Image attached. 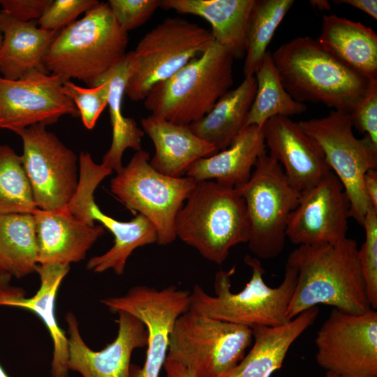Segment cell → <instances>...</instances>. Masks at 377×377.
<instances>
[{"label":"cell","instance_id":"obj_1","mask_svg":"<svg viewBox=\"0 0 377 377\" xmlns=\"http://www.w3.org/2000/svg\"><path fill=\"white\" fill-rule=\"evenodd\" d=\"M355 240L346 237L332 244L299 246L287 260L297 269L287 316L326 304L343 313L361 314L372 309L361 270Z\"/></svg>","mask_w":377,"mask_h":377},{"label":"cell","instance_id":"obj_2","mask_svg":"<svg viewBox=\"0 0 377 377\" xmlns=\"http://www.w3.org/2000/svg\"><path fill=\"white\" fill-rule=\"evenodd\" d=\"M272 57L283 87L300 103H321L350 112L368 86L367 78L309 36L283 43Z\"/></svg>","mask_w":377,"mask_h":377},{"label":"cell","instance_id":"obj_3","mask_svg":"<svg viewBox=\"0 0 377 377\" xmlns=\"http://www.w3.org/2000/svg\"><path fill=\"white\" fill-rule=\"evenodd\" d=\"M128 43V32L118 24L108 3L99 1L80 20L59 31L43 66L66 80L77 79L94 87L124 59Z\"/></svg>","mask_w":377,"mask_h":377},{"label":"cell","instance_id":"obj_4","mask_svg":"<svg viewBox=\"0 0 377 377\" xmlns=\"http://www.w3.org/2000/svg\"><path fill=\"white\" fill-rule=\"evenodd\" d=\"M175 233L209 261L222 264L232 247L249 239L243 196L236 187L216 181L196 182L177 214Z\"/></svg>","mask_w":377,"mask_h":377},{"label":"cell","instance_id":"obj_5","mask_svg":"<svg viewBox=\"0 0 377 377\" xmlns=\"http://www.w3.org/2000/svg\"><path fill=\"white\" fill-rule=\"evenodd\" d=\"M251 269V277L239 293L231 291L230 277L235 267L215 274L214 295L195 285L190 295L189 310L214 319L244 325L277 326L287 323V310L294 293L297 269L288 260L279 286L272 288L263 279L265 270L260 260L249 255L244 259Z\"/></svg>","mask_w":377,"mask_h":377},{"label":"cell","instance_id":"obj_6","mask_svg":"<svg viewBox=\"0 0 377 377\" xmlns=\"http://www.w3.org/2000/svg\"><path fill=\"white\" fill-rule=\"evenodd\" d=\"M234 58L214 42L170 78L156 84L144 99L151 115L188 126L214 107L234 82Z\"/></svg>","mask_w":377,"mask_h":377},{"label":"cell","instance_id":"obj_7","mask_svg":"<svg viewBox=\"0 0 377 377\" xmlns=\"http://www.w3.org/2000/svg\"><path fill=\"white\" fill-rule=\"evenodd\" d=\"M214 42L211 31L197 23L179 17L165 18L129 52L125 94L132 101H144L153 87L170 78Z\"/></svg>","mask_w":377,"mask_h":377},{"label":"cell","instance_id":"obj_8","mask_svg":"<svg viewBox=\"0 0 377 377\" xmlns=\"http://www.w3.org/2000/svg\"><path fill=\"white\" fill-rule=\"evenodd\" d=\"M251 328L188 310L175 321L167 357L192 370L195 377H219L244 357Z\"/></svg>","mask_w":377,"mask_h":377},{"label":"cell","instance_id":"obj_9","mask_svg":"<svg viewBox=\"0 0 377 377\" xmlns=\"http://www.w3.org/2000/svg\"><path fill=\"white\" fill-rule=\"evenodd\" d=\"M236 188L246 203L250 251L260 258L277 256L283 249L288 222L300 193L289 183L280 163L266 151L258 158L249 180Z\"/></svg>","mask_w":377,"mask_h":377},{"label":"cell","instance_id":"obj_10","mask_svg":"<svg viewBox=\"0 0 377 377\" xmlns=\"http://www.w3.org/2000/svg\"><path fill=\"white\" fill-rule=\"evenodd\" d=\"M195 184L187 176L158 172L150 165L149 153L141 149L112 178L110 191L128 209L147 217L156 230V243L167 245L177 238V214Z\"/></svg>","mask_w":377,"mask_h":377},{"label":"cell","instance_id":"obj_11","mask_svg":"<svg viewBox=\"0 0 377 377\" xmlns=\"http://www.w3.org/2000/svg\"><path fill=\"white\" fill-rule=\"evenodd\" d=\"M297 123L322 149L327 165L341 182L348 198L350 216L362 226L371 205L363 177L369 170H376L377 145L367 135L360 139L355 137L347 112L332 110L325 117Z\"/></svg>","mask_w":377,"mask_h":377},{"label":"cell","instance_id":"obj_12","mask_svg":"<svg viewBox=\"0 0 377 377\" xmlns=\"http://www.w3.org/2000/svg\"><path fill=\"white\" fill-rule=\"evenodd\" d=\"M316 360L339 377H377V312L343 313L333 308L315 339Z\"/></svg>","mask_w":377,"mask_h":377},{"label":"cell","instance_id":"obj_13","mask_svg":"<svg viewBox=\"0 0 377 377\" xmlns=\"http://www.w3.org/2000/svg\"><path fill=\"white\" fill-rule=\"evenodd\" d=\"M22 140L23 167L38 209L66 207L79 184V159L46 126H31L18 134Z\"/></svg>","mask_w":377,"mask_h":377},{"label":"cell","instance_id":"obj_14","mask_svg":"<svg viewBox=\"0 0 377 377\" xmlns=\"http://www.w3.org/2000/svg\"><path fill=\"white\" fill-rule=\"evenodd\" d=\"M188 290L170 286L161 290L133 287L121 296L101 300L111 313L127 312L145 325L148 338L142 367L131 364V377H159L167 357L170 335L178 317L189 310Z\"/></svg>","mask_w":377,"mask_h":377},{"label":"cell","instance_id":"obj_15","mask_svg":"<svg viewBox=\"0 0 377 377\" xmlns=\"http://www.w3.org/2000/svg\"><path fill=\"white\" fill-rule=\"evenodd\" d=\"M63 77L34 70L11 80L0 75V128L19 134L36 124L51 125L64 115L80 117L65 94Z\"/></svg>","mask_w":377,"mask_h":377},{"label":"cell","instance_id":"obj_16","mask_svg":"<svg viewBox=\"0 0 377 377\" xmlns=\"http://www.w3.org/2000/svg\"><path fill=\"white\" fill-rule=\"evenodd\" d=\"M350 209L341 182L330 171L315 186L300 193L288 222L286 237L299 246L341 241L346 237Z\"/></svg>","mask_w":377,"mask_h":377},{"label":"cell","instance_id":"obj_17","mask_svg":"<svg viewBox=\"0 0 377 377\" xmlns=\"http://www.w3.org/2000/svg\"><path fill=\"white\" fill-rule=\"evenodd\" d=\"M117 313V337L98 351L89 348L83 341L75 314L66 313L68 370L77 371L82 377H131V355L135 349L147 346V330L135 316L125 311Z\"/></svg>","mask_w":377,"mask_h":377},{"label":"cell","instance_id":"obj_18","mask_svg":"<svg viewBox=\"0 0 377 377\" xmlns=\"http://www.w3.org/2000/svg\"><path fill=\"white\" fill-rule=\"evenodd\" d=\"M262 129L269 155L280 163L289 183L300 193L332 171L318 145L290 117H272Z\"/></svg>","mask_w":377,"mask_h":377},{"label":"cell","instance_id":"obj_19","mask_svg":"<svg viewBox=\"0 0 377 377\" xmlns=\"http://www.w3.org/2000/svg\"><path fill=\"white\" fill-rule=\"evenodd\" d=\"M38 264L68 265L84 260L94 242L105 233L102 226H89L66 207L47 211L36 209Z\"/></svg>","mask_w":377,"mask_h":377},{"label":"cell","instance_id":"obj_20","mask_svg":"<svg viewBox=\"0 0 377 377\" xmlns=\"http://www.w3.org/2000/svg\"><path fill=\"white\" fill-rule=\"evenodd\" d=\"M69 269L68 265H38L35 272L39 274L40 285L37 293L31 297H26L24 291L17 287L8 285L0 289V306L31 311L45 325L53 342L52 377H68V337L58 325L54 304L58 289Z\"/></svg>","mask_w":377,"mask_h":377},{"label":"cell","instance_id":"obj_21","mask_svg":"<svg viewBox=\"0 0 377 377\" xmlns=\"http://www.w3.org/2000/svg\"><path fill=\"white\" fill-rule=\"evenodd\" d=\"M319 307L308 309L286 324L251 327L254 343L230 371L219 377H270L279 369L292 344L313 323Z\"/></svg>","mask_w":377,"mask_h":377},{"label":"cell","instance_id":"obj_22","mask_svg":"<svg viewBox=\"0 0 377 377\" xmlns=\"http://www.w3.org/2000/svg\"><path fill=\"white\" fill-rule=\"evenodd\" d=\"M140 123L155 147L149 164L163 175L181 177L197 160L219 152L213 145L195 135L188 126L151 114L142 119Z\"/></svg>","mask_w":377,"mask_h":377},{"label":"cell","instance_id":"obj_23","mask_svg":"<svg viewBox=\"0 0 377 377\" xmlns=\"http://www.w3.org/2000/svg\"><path fill=\"white\" fill-rule=\"evenodd\" d=\"M256 0H161L160 7L207 21L214 41L233 58L242 59L247 30Z\"/></svg>","mask_w":377,"mask_h":377},{"label":"cell","instance_id":"obj_24","mask_svg":"<svg viewBox=\"0 0 377 377\" xmlns=\"http://www.w3.org/2000/svg\"><path fill=\"white\" fill-rule=\"evenodd\" d=\"M265 148L262 127L248 126L228 148L194 162L186 175L196 182L214 179L226 186H242L249 180L252 168Z\"/></svg>","mask_w":377,"mask_h":377},{"label":"cell","instance_id":"obj_25","mask_svg":"<svg viewBox=\"0 0 377 377\" xmlns=\"http://www.w3.org/2000/svg\"><path fill=\"white\" fill-rule=\"evenodd\" d=\"M0 75L15 80L27 73L46 71L43 59L59 31L40 28L36 21H17L0 10ZM47 72V71H46Z\"/></svg>","mask_w":377,"mask_h":377},{"label":"cell","instance_id":"obj_26","mask_svg":"<svg viewBox=\"0 0 377 377\" xmlns=\"http://www.w3.org/2000/svg\"><path fill=\"white\" fill-rule=\"evenodd\" d=\"M316 40L368 80H377V34L370 27L336 15H325Z\"/></svg>","mask_w":377,"mask_h":377},{"label":"cell","instance_id":"obj_27","mask_svg":"<svg viewBox=\"0 0 377 377\" xmlns=\"http://www.w3.org/2000/svg\"><path fill=\"white\" fill-rule=\"evenodd\" d=\"M256 92L255 76L245 77L239 86L223 94L206 115L189 124V128L219 151L226 149L246 127Z\"/></svg>","mask_w":377,"mask_h":377},{"label":"cell","instance_id":"obj_28","mask_svg":"<svg viewBox=\"0 0 377 377\" xmlns=\"http://www.w3.org/2000/svg\"><path fill=\"white\" fill-rule=\"evenodd\" d=\"M130 54L100 80L108 82V105L112 130V140L109 150L103 157L101 165L118 172L123 167L122 156L124 151L131 148L136 151L141 150V139L145 133L133 119L124 116L122 101L129 75ZM97 84V85H98Z\"/></svg>","mask_w":377,"mask_h":377},{"label":"cell","instance_id":"obj_29","mask_svg":"<svg viewBox=\"0 0 377 377\" xmlns=\"http://www.w3.org/2000/svg\"><path fill=\"white\" fill-rule=\"evenodd\" d=\"M38 252L34 215L0 214V260L8 273L19 279L35 272Z\"/></svg>","mask_w":377,"mask_h":377},{"label":"cell","instance_id":"obj_30","mask_svg":"<svg viewBox=\"0 0 377 377\" xmlns=\"http://www.w3.org/2000/svg\"><path fill=\"white\" fill-rule=\"evenodd\" d=\"M254 76L256 92L249 113L246 126L256 125L262 127L272 117H289L306 110V105L293 98L283 87L269 50L265 54Z\"/></svg>","mask_w":377,"mask_h":377},{"label":"cell","instance_id":"obj_31","mask_svg":"<svg viewBox=\"0 0 377 377\" xmlns=\"http://www.w3.org/2000/svg\"><path fill=\"white\" fill-rule=\"evenodd\" d=\"M293 3V0H256L247 30L244 77L258 69L276 28Z\"/></svg>","mask_w":377,"mask_h":377},{"label":"cell","instance_id":"obj_32","mask_svg":"<svg viewBox=\"0 0 377 377\" xmlns=\"http://www.w3.org/2000/svg\"><path fill=\"white\" fill-rule=\"evenodd\" d=\"M112 233L114 237L113 246L105 253L90 258L87 265L88 269L98 273L112 269L116 274L121 275L128 258L135 249L157 242L154 226L140 214L130 221H121Z\"/></svg>","mask_w":377,"mask_h":377},{"label":"cell","instance_id":"obj_33","mask_svg":"<svg viewBox=\"0 0 377 377\" xmlns=\"http://www.w3.org/2000/svg\"><path fill=\"white\" fill-rule=\"evenodd\" d=\"M36 209L21 156L0 145V214H33Z\"/></svg>","mask_w":377,"mask_h":377},{"label":"cell","instance_id":"obj_34","mask_svg":"<svg viewBox=\"0 0 377 377\" xmlns=\"http://www.w3.org/2000/svg\"><path fill=\"white\" fill-rule=\"evenodd\" d=\"M362 226L365 240L358 249V258L372 309L377 308V209L370 205Z\"/></svg>","mask_w":377,"mask_h":377},{"label":"cell","instance_id":"obj_35","mask_svg":"<svg viewBox=\"0 0 377 377\" xmlns=\"http://www.w3.org/2000/svg\"><path fill=\"white\" fill-rule=\"evenodd\" d=\"M63 88L65 94L77 108L84 126L92 129L108 105V82L104 80L94 87H82L66 80Z\"/></svg>","mask_w":377,"mask_h":377},{"label":"cell","instance_id":"obj_36","mask_svg":"<svg viewBox=\"0 0 377 377\" xmlns=\"http://www.w3.org/2000/svg\"><path fill=\"white\" fill-rule=\"evenodd\" d=\"M98 3L97 0H52L37 24L45 30L60 31Z\"/></svg>","mask_w":377,"mask_h":377},{"label":"cell","instance_id":"obj_37","mask_svg":"<svg viewBox=\"0 0 377 377\" xmlns=\"http://www.w3.org/2000/svg\"><path fill=\"white\" fill-rule=\"evenodd\" d=\"M118 24L126 32L144 24L161 6V0H109Z\"/></svg>","mask_w":377,"mask_h":377},{"label":"cell","instance_id":"obj_38","mask_svg":"<svg viewBox=\"0 0 377 377\" xmlns=\"http://www.w3.org/2000/svg\"><path fill=\"white\" fill-rule=\"evenodd\" d=\"M349 113L353 126L377 145V80H369L365 92Z\"/></svg>","mask_w":377,"mask_h":377},{"label":"cell","instance_id":"obj_39","mask_svg":"<svg viewBox=\"0 0 377 377\" xmlns=\"http://www.w3.org/2000/svg\"><path fill=\"white\" fill-rule=\"evenodd\" d=\"M52 0H0L1 10L22 22L37 21Z\"/></svg>","mask_w":377,"mask_h":377},{"label":"cell","instance_id":"obj_40","mask_svg":"<svg viewBox=\"0 0 377 377\" xmlns=\"http://www.w3.org/2000/svg\"><path fill=\"white\" fill-rule=\"evenodd\" d=\"M365 193L370 205L377 209V171L371 169L366 172L363 177Z\"/></svg>","mask_w":377,"mask_h":377},{"label":"cell","instance_id":"obj_41","mask_svg":"<svg viewBox=\"0 0 377 377\" xmlns=\"http://www.w3.org/2000/svg\"><path fill=\"white\" fill-rule=\"evenodd\" d=\"M163 368L165 377H195V373L177 361L166 357Z\"/></svg>","mask_w":377,"mask_h":377},{"label":"cell","instance_id":"obj_42","mask_svg":"<svg viewBox=\"0 0 377 377\" xmlns=\"http://www.w3.org/2000/svg\"><path fill=\"white\" fill-rule=\"evenodd\" d=\"M336 3H344L360 10L377 20V1L376 0H336Z\"/></svg>","mask_w":377,"mask_h":377},{"label":"cell","instance_id":"obj_43","mask_svg":"<svg viewBox=\"0 0 377 377\" xmlns=\"http://www.w3.org/2000/svg\"><path fill=\"white\" fill-rule=\"evenodd\" d=\"M310 3L320 10H330L331 9L330 2L326 0H313L310 1Z\"/></svg>","mask_w":377,"mask_h":377},{"label":"cell","instance_id":"obj_44","mask_svg":"<svg viewBox=\"0 0 377 377\" xmlns=\"http://www.w3.org/2000/svg\"><path fill=\"white\" fill-rule=\"evenodd\" d=\"M10 277L9 273H0V289L8 285Z\"/></svg>","mask_w":377,"mask_h":377},{"label":"cell","instance_id":"obj_45","mask_svg":"<svg viewBox=\"0 0 377 377\" xmlns=\"http://www.w3.org/2000/svg\"><path fill=\"white\" fill-rule=\"evenodd\" d=\"M0 273H8L6 267L0 260ZM10 274V273H9Z\"/></svg>","mask_w":377,"mask_h":377},{"label":"cell","instance_id":"obj_46","mask_svg":"<svg viewBox=\"0 0 377 377\" xmlns=\"http://www.w3.org/2000/svg\"><path fill=\"white\" fill-rule=\"evenodd\" d=\"M0 377H10L0 365Z\"/></svg>","mask_w":377,"mask_h":377},{"label":"cell","instance_id":"obj_47","mask_svg":"<svg viewBox=\"0 0 377 377\" xmlns=\"http://www.w3.org/2000/svg\"><path fill=\"white\" fill-rule=\"evenodd\" d=\"M323 377H339V376L332 372L326 371Z\"/></svg>","mask_w":377,"mask_h":377},{"label":"cell","instance_id":"obj_48","mask_svg":"<svg viewBox=\"0 0 377 377\" xmlns=\"http://www.w3.org/2000/svg\"><path fill=\"white\" fill-rule=\"evenodd\" d=\"M2 39H3V36H2V34L0 31V46H1V42H2Z\"/></svg>","mask_w":377,"mask_h":377}]
</instances>
